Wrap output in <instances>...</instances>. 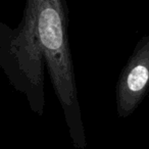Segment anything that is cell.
I'll use <instances>...</instances> for the list:
<instances>
[{
	"instance_id": "1",
	"label": "cell",
	"mask_w": 149,
	"mask_h": 149,
	"mask_svg": "<svg viewBox=\"0 0 149 149\" xmlns=\"http://www.w3.org/2000/svg\"><path fill=\"white\" fill-rule=\"evenodd\" d=\"M37 39L76 149H88L68 37L66 0H27L22 22Z\"/></svg>"
},
{
	"instance_id": "2",
	"label": "cell",
	"mask_w": 149,
	"mask_h": 149,
	"mask_svg": "<svg viewBox=\"0 0 149 149\" xmlns=\"http://www.w3.org/2000/svg\"><path fill=\"white\" fill-rule=\"evenodd\" d=\"M44 63L41 47L25 25L13 29L0 21V68L38 116L45 108Z\"/></svg>"
},
{
	"instance_id": "3",
	"label": "cell",
	"mask_w": 149,
	"mask_h": 149,
	"mask_svg": "<svg viewBox=\"0 0 149 149\" xmlns=\"http://www.w3.org/2000/svg\"><path fill=\"white\" fill-rule=\"evenodd\" d=\"M149 93V33L136 44L116 88L118 116L129 118Z\"/></svg>"
}]
</instances>
